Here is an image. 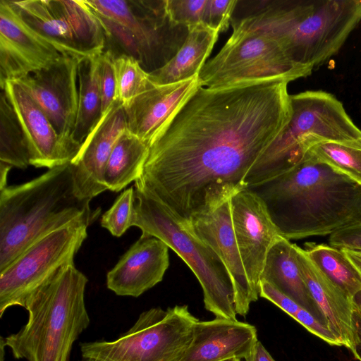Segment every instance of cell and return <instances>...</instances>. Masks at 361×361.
<instances>
[{"instance_id": "603a6c76", "label": "cell", "mask_w": 361, "mask_h": 361, "mask_svg": "<svg viewBox=\"0 0 361 361\" xmlns=\"http://www.w3.org/2000/svg\"><path fill=\"white\" fill-rule=\"evenodd\" d=\"M261 281L270 283L325 324L302 277L295 244L289 240L280 236L272 244L260 276Z\"/></svg>"}, {"instance_id": "74e56055", "label": "cell", "mask_w": 361, "mask_h": 361, "mask_svg": "<svg viewBox=\"0 0 361 361\" xmlns=\"http://www.w3.org/2000/svg\"><path fill=\"white\" fill-rule=\"evenodd\" d=\"M355 319L356 333V355L355 358L361 361V312L357 307L355 314Z\"/></svg>"}, {"instance_id": "d6a6232c", "label": "cell", "mask_w": 361, "mask_h": 361, "mask_svg": "<svg viewBox=\"0 0 361 361\" xmlns=\"http://www.w3.org/2000/svg\"><path fill=\"white\" fill-rule=\"evenodd\" d=\"M114 60V54L110 49H106L99 56V78L102 117L118 101Z\"/></svg>"}, {"instance_id": "ac0fdd59", "label": "cell", "mask_w": 361, "mask_h": 361, "mask_svg": "<svg viewBox=\"0 0 361 361\" xmlns=\"http://www.w3.org/2000/svg\"><path fill=\"white\" fill-rule=\"evenodd\" d=\"M127 130L126 111L117 101L87 136L71 161L79 195L91 201L107 190L104 173L111 152L121 135Z\"/></svg>"}, {"instance_id": "6da1fadb", "label": "cell", "mask_w": 361, "mask_h": 361, "mask_svg": "<svg viewBox=\"0 0 361 361\" xmlns=\"http://www.w3.org/2000/svg\"><path fill=\"white\" fill-rule=\"evenodd\" d=\"M290 81L199 86L149 145L134 187L185 226L242 190L245 177L292 116Z\"/></svg>"}, {"instance_id": "f1b7e54d", "label": "cell", "mask_w": 361, "mask_h": 361, "mask_svg": "<svg viewBox=\"0 0 361 361\" xmlns=\"http://www.w3.org/2000/svg\"><path fill=\"white\" fill-rule=\"evenodd\" d=\"M114 64L118 98L123 106L153 85L149 73L133 56L126 54L114 55Z\"/></svg>"}, {"instance_id": "277c9868", "label": "cell", "mask_w": 361, "mask_h": 361, "mask_svg": "<svg viewBox=\"0 0 361 361\" xmlns=\"http://www.w3.org/2000/svg\"><path fill=\"white\" fill-rule=\"evenodd\" d=\"M90 203L77 190L71 162L0 189V272L47 235L75 223L92 224L100 209Z\"/></svg>"}, {"instance_id": "cb8c5ba5", "label": "cell", "mask_w": 361, "mask_h": 361, "mask_svg": "<svg viewBox=\"0 0 361 361\" xmlns=\"http://www.w3.org/2000/svg\"><path fill=\"white\" fill-rule=\"evenodd\" d=\"M219 33L202 23L189 27L188 37L176 54L164 66L149 73L150 81L154 85H167L197 76Z\"/></svg>"}, {"instance_id": "836d02e7", "label": "cell", "mask_w": 361, "mask_h": 361, "mask_svg": "<svg viewBox=\"0 0 361 361\" xmlns=\"http://www.w3.org/2000/svg\"><path fill=\"white\" fill-rule=\"evenodd\" d=\"M207 0H166L167 13L176 23L188 28L201 24Z\"/></svg>"}, {"instance_id": "8fae6325", "label": "cell", "mask_w": 361, "mask_h": 361, "mask_svg": "<svg viewBox=\"0 0 361 361\" xmlns=\"http://www.w3.org/2000/svg\"><path fill=\"white\" fill-rule=\"evenodd\" d=\"M87 222L56 230L37 240L0 272V316L25 307L30 296L62 267L72 264L87 235Z\"/></svg>"}, {"instance_id": "d6986e66", "label": "cell", "mask_w": 361, "mask_h": 361, "mask_svg": "<svg viewBox=\"0 0 361 361\" xmlns=\"http://www.w3.org/2000/svg\"><path fill=\"white\" fill-rule=\"evenodd\" d=\"M169 248L161 240L142 234L107 273V288L118 295L140 296L162 281Z\"/></svg>"}, {"instance_id": "ffe728a7", "label": "cell", "mask_w": 361, "mask_h": 361, "mask_svg": "<svg viewBox=\"0 0 361 361\" xmlns=\"http://www.w3.org/2000/svg\"><path fill=\"white\" fill-rule=\"evenodd\" d=\"M298 264L308 290L326 326L341 343L356 355L354 299L331 281L309 257L305 250L295 244Z\"/></svg>"}, {"instance_id": "ab89813d", "label": "cell", "mask_w": 361, "mask_h": 361, "mask_svg": "<svg viewBox=\"0 0 361 361\" xmlns=\"http://www.w3.org/2000/svg\"><path fill=\"white\" fill-rule=\"evenodd\" d=\"M12 167L3 162H0V189L5 188L6 185L7 175Z\"/></svg>"}, {"instance_id": "b9f144b4", "label": "cell", "mask_w": 361, "mask_h": 361, "mask_svg": "<svg viewBox=\"0 0 361 361\" xmlns=\"http://www.w3.org/2000/svg\"><path fill=\"white\" fill-rule=\"evenodd\" d=\"M80 361H105V360L95 358V357H83V359Z\"/></svg>"}, {"instance_id": "d4e9b609", "label": "cell", "mask_w": 361, "mask_h": 361, "mask_svg": "<svg viewBox=\"0 0 361 361\" xmlns=\"http://www.w3.org/2000/svg\"><path fill=\"white\" fill-rule=\"evenodd\" d=\"M100 55L82 58L78 66V109L71 137L80 145L102 117L99 78Z\"/></svg>"}, {"instance_id": "52a82bcc", "label": "cell", "mask_w": 361, "mask_h": 361, "mask_svg": "<svg viewBox=\"0 0 361 361\" xmlns=\"http://www.w3.org/2000/svg\"><path fill=\"white\" fill-rule=\"evenodd\" d=\"M134 226L164 241L189 267L200 283L204 307L216 318L236 320L235 294L219 255L195 237L161 202L135 188Z\"/></svg>"}, {"instance_id": "3957f363", "label": "cell", "mask_w": 361, "mask_h": 361, "mask_svg": "<svg viewBox=\"0 0 361 361\" xmlns=\"http://www.w3.org/2000/svg\"><path fill=\"white\" fill-rule=\"evenodd\" d=\"M360 23L361 0H261L238 1L231 24L270 35L293 62L313 71Z\"/></svg>"}, {"instance_id": "4dcf8cb0", "label": "cell", "mask_w": 361, "mask_h": 361, "mask_svg": "<svg viewBox=\"0 0 361 361\" xmlns=\"http://www.w3.org/2000/svg\"><path fill=\"white\" fill-rule=\"evenodd\" d=\"M259 296L279 307L312 334L324 341L331 339V331L322 322L270 283L264 281L259 283Z\"/></svg>"}, {"instance_id": "f546056e", "label": "cell", "mask_w": 361, "mask_h": 361, "mask_svg": "<svg viewBox=\"0 0 361 361\" xmlns=\"http://www.w3.org/2000/svg\"><path fill=\"white\" fill-rule=\"evenodd\" d=\"M306 154L361 184V149L321 142L310 147Z\"/></svg>"}, {"instance_id": "5b68a950", "label": "cell", "mask_w": 361, "mask_h": 361, "mask_svg": "<svg viewBox=\"0 0 361 361\" xmlns=\"http://www.w3.org/2000/svg\"><path fill=\"white\" fill-rule=\"evenodd\" d=\"M87 277L74 265L56 271L28 298L27 324L4 340L17 359L68 361L73 343L90 324Z\"/></svg>"}, {"instance_id": "1f68e13d", "label": "cell", "mask_w": 361, "mask_h": 361, "mask_svg": "<svg viewBox=\"0 0 361 361\" xmlns=\"http://www.w3.org/2000/svg\"><path fill=\"white\" fill-rule=\"evenodd\" d=\"M135 189L125 190L116 198L112 206L103 214L101 226L111 235L120 237L131 226L135 219Z\"/></svg>"}, {"instance_id": "7402d4cb", "label": "cell", "mask_w": 361, "mask_h": 361, "mask_svg": "<svg viewBox=\"0 0 361 361\" xmlns=\"http://www.w3.org/2000/svg\"><path fill=\"white\" fill-rule=\"evenodd\" d=\"M256 328L236 320H197L192 339L180 361L245 359L257 341Z\"/></svg>"}, {"instance_id": "5bb4252c", "label": "cell", "mask_w": 361, "mask_h": 361, "mask_svg": "<svg viewBox=\"0 0 361 361\" xmlns=\"http://www.w3.org/2000/svg\"><path fill=\"white\" fill-rule=\"evenodd\" d=\"M233 228L254 297L259 295L260 276L268 251L281 236L262 199L247 188L231 200Z\"/></svg>"}, {"instance_id": "83f0119b", "label": "cell", "mask_w": 361, "mask_h": 361, "mask_svg": "<svg viewBox=\"0 0 361 361\" xmlns=\"http://www.w3.org/2000/svg\"><path fill=\"white\" fill-rule=\"evenodd\" d=\"M32 154L17 114L1 90L0 99V162L18 169L31 165Z\"/></svg>"}, {"instance_id": "44dd1931", "label": "cell", "mask_w": 361, "mask_h": 361, "mask_svg": "<svg viewBox=\"0 0 361 361\" xmlns=\"http://www.w3.org/2000/svg\"><path fill=\"white\" fill-rule=\"evenodd\" d=\"M199 86L198 75L171 84H153L123 106L127 130L149 145Z\"/></svg>"}, {"instance_id": "ba28073f", "label": "cell", "mask_w": 361, "mask_h": 361, "mask_svg": "<svg viewBox=\"0 0 361 361\" xmlns=\"http://www.w3.org/2000/svg\"><path fill=\"white\" fill-rule=\"evenodd\" d=\"M197 320L187 305L151 308L116 340L81 343V353L105 361H180Z\"/></svg>"}, {"instance_id": "7a4b0ae2", "label": "cell", "mask_w": 361, "mask_h": 361, "mask_svg": "<svg viewBox=\"0 0 361 361\" xmlns=\"http://www.w3.org/2000/svg\"><path fill=\"white\" fill-rule=\"evenodd\" d=\"M248 188L289 240L330 235L361 222V184L307 154L286 173Z\"/></svg>"}, {"instance_id": "9a60e30c", "label": "cell", "mask_w": 361, "mask_h": 361, "mask_svg": "<svg viewBox=\"0 0 361 361\" xmlns=\"http://www.w3.org/2000/svg\"><path fill=\"white\" fill-rule=\"evenodd\" d=\"M20 18L9 0L0 1V87L47 68L61 56Z\"/></svg>"}, {"instance_id": "e0dca14e", "label": "cell", "mask_w": 361, "mask_h": 361, "mask_svg": "<svg viewBox=\"0 0 361 361\" xmlns=\"http://www.w3.org/2000/svg\"><path fill=\"white\" fill-rule=\"evenodd\" d=\"M230 200L212 211L193 215L185 226L224 262L235 289L236 314L245 317L250 304L257 300L252 292L235 237Z\"/></svg>"}, {"instance_id": "8992f818", "label": "cell", "mask_w": 361, "mask_h": 361, "mask_svg": "<svg viewBox=\"0 0 361 361\" xmlns=\"http://www.w3.org/2000/svg\"><path fill=\"white\" fill-rule=\"evenodd\" d=\"M292 116L276 139L248 171L247 188L268 182L286 173L321 142L361 149V129L332 94L308 90L290 95Z\"/></svg>"}, {"instance_id": "7c38bea8", "label": "cell", "mask_w": 361, "mask_h": 361, "mask_svg": "<svg viewBox=\"0 0 361 361\" xmlns=\"http://www.w3.org/2000/svg\"><path fill=\"white\" fill-rule=\"evenodd\" d=\"M96 14L126 27L139 47L142 68L151 73L166 64L184 44L188 28L169 17L166 0H84Z\"/></svg>"}, {"instance_id": "7bdbcfd3", "label": "cell", "mask_w": 361, "mask_h": 361, "mask_svg": "<svg viewBox=\"0 0 361 361\" xmlns=\"http://www.w3.org/2000/svg\"><path fill=\"white\" fill-rule=\"evenodd\" d=\"M224 361H240V359H238V358H231V359H228V360H224Z\"/></svg>"}, {"instance_id": "4316f807", "label": "cell", "mask_w": 361, "mask_h": 361, "mask_svg": "<svg viewBox=\"0 0 361 361\" xmlns=\"http://www.w3.org/2000/svg\"><path fill=\"white\" fill-rule=\"evenodd\" d=\"M305 251L319 269L350 297L361 290V273L342 250L307 242Z\"/></svg>"}, {"instance_id": "e575fe53", "label": "cell", "mask_w": 361, "mask_h": 361, "mask_svg": "<svg viewBox=\"0 0 361 361\" xmlns=\"http://www.w3.org/2000/svg\"><path fill=\"white\" fill-rule=\"evenodd\" d=\"M238 0H207L202 23L205 26L220 32L226 31Z\"/></svg>"}, {"instance_id": "f35d334b", "label": "cell", "mask_w": 361, "mask_h": 361, "mask_svg": "<svg viewBox=\"0 0 361 361\" xmlns=\"http://www.w3.org/2000/svg\"><path fill=\"white\" fill-rule=\"evenodd\" d=\"M349 260L361 273V251L342 250Z\"/></svg>"}, {"instance_id": "484cf974", "label": "cell", "mask_w": 361, "mask_h": 361, "mask_svg": "<svg viewBox=\"0 0 361 361\" xmlns=\"http://www.w3.org/2000/svg\"><path fill=\"white\" fill-rule=\"evenodd\" d=\"M149 145L128 130L115 144L104 173L107 190L118 192L141 176Z\"/></svg>"}, {"instance_id": "30bf717a", "label": "cell", "mask_w": 361, "mask_h": 361, "mask_svg": "<svg viewBox=\"0 0 361 361\" xmlns=\"http://www.w3.org/2000/svg\"><path fill=\"white\" fill-rule=\"evenodd\" d=\"M9 2L27 25L62 54L82 59L104 52V31L84 0Z\"/></svg>"}, {"instance_id": "4fadbf2b", "label": "cell", "mask_w": 361, "mask_h": 361, "mask_svg": "<svg viewBox=\"0 0 361 361\" xmlns=\"http://www.w3.org/2000/svg\"><path fill=\"white\" fill-rule=\"evenodd\" d=\"M80 59L63 54L47 68L18 80L43 111L56 133L67 140H72L77 118Z\"/></svg>"}, {"instance_id": "8d00e7d4", "label": "cell", "mask_w": 361, "mask_h": 361, "mask_svg": "<svg viewBox=\"0 0 361 361\" xmlns=\"http://www.w3.org/2000/svg\"><path fill=\"white\" fill-rule=\"evenodd\" d=\"M245 360V361H275L259 341L255 343Z\"/></svg>"}, {"instance_id": "2e32d148", "label": "cell", "mask_w": 361, "mask_h": 361, "mask_svg": "<svg viewBox=\"0 0 361 361\" xmlns=\"http://www.w3.org/2000/svg\"><path fill=\"white\" fill-rule=\"evenodd\" d=\"M12 104L28 141L31 166L48 169L71 162L81 145L61 137L30 94L18 81L1 89Z\"/></svg>"}, {"instance_id": "d590c367", "label": "cell", "mask_w": 361, "mask_h": 361, "mask_svg": "<svg viewBox=\"0 0 361 361\" xmlns=\"http://www.w3.org/2000/svg\"><path fill=\"white\" fill-rule=\"evenodd\" d=\"M329 245L340 250L361 251V222L331 234Z\"/></svg>"}, {"instance_id": "9c48e42d", "label": "cell", "mask_w": 361, "mask_h": 361, "mask_svg": "<svg viewBox=\"0 0 361 361\" xmlns=\"http://www.w3.org/2000/svg\"><path fill=\"white\" fill-rule=\"evenodd\" d=\"M312 71L293 62L270 35L257 30L233 31L219 52L204 64L198 80L200 86L216 88L269 78L290 82Z\"/></svg>"}, {"instance_id": "60d3db41", "label": "cell", "mask_w": 361, "mask_h": 361, "mask_svg": "<svg viewBox=\"0 0 361 361\" xmlns=\"http://www.w3.org/2000/svg\"><path fill=\"white\" fill-rule=\"evenodd\" d=\"M355 303L361 312V290H360L353 298Z\"/></svg>"}]
</instances>
